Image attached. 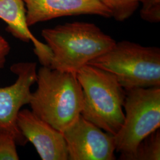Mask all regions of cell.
<instances>
[{"instance_id": "cell-1", "label": "cell", "mask_w": 160, "mask_h": 160, "mask_svg": "<svg viewBox=\"0 0 160 160\" xmlns=\"http://www.w3.org/2000/svg\"><path fill=\"white\" fill-rule=\"evenodd\" d=\"M42 36L52 52L49 67L75 75L116 43L95 24L82 22L43 29Z\"/></svg>"}, {"instance_id": "cell-2", "label": "cell", "mask_w": 160, "mask_h": 160, "mask_svg": "<svg viewBox=\"0 0 160 160\" xmlns=\"http://www.w3.org/2000/svg\"><path fill=\"white\" fill-rule=\"evenodd\" d=\"M37 89L32 92V111L62 132L79 118L83 93L76 75L42 66L37 72Z\"/></svg>"}, {"instance_id": "cell-3", "label": "cell", "mask_w": 160, "mask_h": 160, "mask_svg": "<svg viewBox=\"0 0 160 160\" xmlns=\"http://www.w3.org/2000/svg\"><path fill=\"white\" fill-rule=\"evenodd\" d=\"M83 93L81 116L115 135L123 124L126 91L112 72L87 64L77 72Z\"/></svg>"}, {"instance_id": "cell-4", "label": "cell", "mask_w": 160, "mask_h": 160, "mask_svg": "<svg viewBox=\"0 0 160 160\" xmlns=\"http://www.w3.org/2000/svg\"><path fill=\"white\" fill-rule=\"evenodd\" d=\"M88 64L112 72L125 90L160 87V49L157 47L123 40Z\"/></svg>"}, {"instance_id": "cell-5", "label": "cell", "mask_w": 160, "mask_h": 160, "mask_svg": "<svg viewBox=\"0 0 160 160\" xmlns=\"http://www.w3.org/2000/svg\"><path fill=\"white\" fill-rule=\"evenodd\" d=\"M123 124L114 135L119 159L127 160L138 144L151 133L160 129V87L125 90Z\"/></svg>"}, {"instance_id": "cell-6", "label": "cell", "mask_w": 160, "mask_h": 160, "mask_svg": "<svg viewBox=\"0 0 160 160\" xmlns=\"http://www.w3.org/2000/svg\"><path fill=\"white\" fill-rule=\"evenodd\" d=\"M36 67L35 62L12 64L10 69L17 80L10 86L0 87V131L12 134L18 145L28 142L18 128L17 116L23 106L30 103V88L37 80Z\"/></svg>"}, {"instance_id": "cell-7", "label": "cell", "mask_w": 160, "mask_h": 160, "mask_svg": "<svg viewBox=\"0 0 160 160\" xmlns=\"http://www.w3.org/2000/svg\"><path fill=\"white\" fill-rule=\"evenodd\" d=\"M68 160H114V135L96 126L81 114L62 132Z\"/></svg>"}, {"instance_id": "cell-8", "label": "cell", "mask_w": 160, "mask_h": 160, "mask_svg": "<svg viewBox=\"0 0 160 160\" xmlns=\"http://www.w3.org/2000/svg\"><path fill=\"white\" fill-rule=\"evenodd\" d=\"M17 125L28 142L33 145L42 160H68L62 132L41 119L32 110L21 109Z\"/></svg>"}, {"instance_id": "cell-9", "label": "cell", "mask_w": 160, "mask_h": 160, "mask_svg": "<svg viewBox=\"0 0 160 160\" xmlns=\"http://www.w3.org/2000/svg\"><path fill=\"white\" fill-rule=\"evenodd\" d=\"M30 26L58 17L96 15L112 17L111 12L98 0H23Z\"/></svg>"}, {"instance_id": "cell-10", "label": "cell", "mask_w": 160, "mask_h": 160, "mask_svg": "<svg viewBox=\"0 0 160 160\" xmlns=\"http://www.w3.org/2000/svg\"><path fill=\"white\" fill-rule=\"evenodd\" d=\"M0 18L7 24V30L19 40L34 45V52L42 66L49 67L52 52L46 44L36 39L30 32L26 20L23 0H0Z\"/></svg>"}, {"instance_id": "cell-11", "label": "cell", "mask_w": 160, "mask_h": 160, "mask_svg": "<svg viewBox=\"0 0 160 160\" xmlns=\"http://www.w3.org/2000/svg\"><path fill=\"white\" fill-rule=\"evenodd\" d=\"M160 160V130L158 129L143 138L127 160Z\"/></svg>"}, {"instance_id": "cell-12", "label": "cell", "mask_w": 160, "mask_h": 160, "mask_svg": "<svg viewBox=\"0 0 160 160\" xmlns=\"http://www.w3.org/2000/svg\"><path fill=\"white\" fill-rule=\"evenodd\" d=\"M111 12L112 17L123 22L131 17L140 4L139 0H98Z\"/></svg>"}, {"instance_id": "cell-13", "label": "cell", "mask_w": 160, "mask_h": 160, "mask_svg": "<svg viewBox=\"0 0 160 160\" xmlns=\"http://www.w3.org/2000/svg\"><path fill=\"white\" fill-rule=\"evenodd\" d=\"M17 142L14 137L8 132L0 131V160H18Z\"/></svg>"}, {"instance_id": "cell-14", "label": "cell", "mask_w": 160, "mask_h": 160, "mask_svg": "<svg viewBox=\"0 0 160 160\" xmlns=\"http://www.w3.org/2000/svg\"><path fill=\"white\" fill-rule=\"evenodd\" d=\"M141 4L140 16L142 19L149 23L160 21V0H139Z\"/></svg>"}, {"instance_id": "cell-15", "label": "cell", "mask_w": 160, "mask_h": 160, "mask_svg": "<svg viewBox=\"0 0 160 160\" xmlns=\"http://www.w3.org/2000/svg\"><path fill=\"white\" fill-rule=\"evenodd\" d=\"M10 51V46L8 42L0 35V69H2L6 62V58Z\"/></svg>"}]
</instances>
